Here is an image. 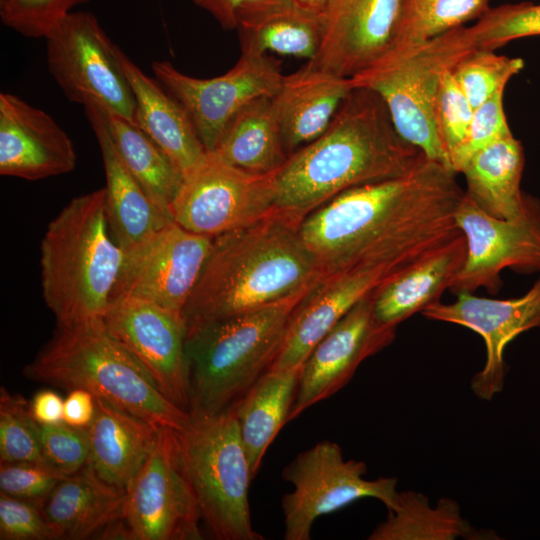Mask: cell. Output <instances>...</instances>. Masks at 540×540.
<instances>
[{"label":"cell","mask_w":540,"mask_h":540,"mask_svg":"<svg viewBox=\"0 0 540 540\" xmlns=\"http://www.w3.org/2000/svg\"><path fill=\"white\" fill-rule=\"evenodd\" d=\"M323 16L307 11L291 0H257L236 14L243 54L268 51L312 60L323 37Z\"/></svg>","instance_id":"cell-26"},{"label":"cell","mask_w":540,"mask_h":540,"mask_svg":"<svg viewBox=\"0 0 540 540\" xmlns=\"http://www.w3.org/2000/svg\"><path fill=\"white\" fill-rule=\"evenodd\" d=\"M477 49L496 50L510 41L540 35V4L521 2L489 8L468 27Z\"/></svg>","instance_id":"cell-37"},{"label":"cell","mask_w":540,"mask_h":540,"mask_svg":"<svg viewBox=\"0 0 540 540\" xmlns=\"http://www.w3.org/2000/svg\"><path fill=\"white\" fill-rule=\"evenodd\" d=\"M422 258L322 276L294 308L271 368H300L320 340L361 299Z\"/></svg>","instance_id":"cell-19"},{"label":"cell","mask_w":540,"mask_h":540,"mask_svg":"<svg viewBox=\"0 0 540 540\" xmlns=\"http://www.w3.org/2000/svg\"><path fill=\"white\" fill-rule=\"evenodd\" d=\"M275 174L247 172L208 152L184 175L173 221L212 238L254 224L276 210Z\"/></svg>","instance_id":"cell-12"},{"label":"cell","mask_w":540,"mask_h":540,"mask_svg":"<svg viewBox=\"0 0 540 540\" xmlns=\"http://www.w3.org/2000/svg\"><path fill=\"white\" fill-rule=\"evenodd\" d=\"M200 520L178 432L161 427L154 450L126 489L120 519L104 535L132 540H200Z\"/></svg>","instance_id":"cell-11"},{"label":"cell","mask_w":540,"mask_h":540,"mask_svg":"<svg viewBox=\"0 0 540 540\" xmlns=\"http://www.w3.org/2000/svg\"><path fill=\"white\" fill-rule=\"evenodd\" d=\"M505 88L497 90L474 109L464 141L450 155L451 168L461 173L468 161L493 142L512 134L506 119L503 97Z\"/></svg>","instance_id":"cell-38"},{"label":"cell","mask_w":540,"mask_h":540,"mask_svg":"<svg viewBox=\"0 0 540 540\" xmlns=\"http://www.w3.org/2000/svg\"><path fill=\"white\" fill-rule=\"evenodd\" d=\"M64 399L55 391H38L30 401V409L35 420L42 425L63 422Z\"/></svg>","instance_id":"cell-45"},{"label":"cell","mask_w":540,"mask_h":540,"mask_svg":"<svg viewBox=\"0 0 540 540\" xmlns=\"http://www.w3.org/2000/svg\"><path fill=\"white\" fill-rule=\"evenodd\" d=\"M523 166L521 143L513 134L505 136L476 153L464 166L465 194L493 217L526 218L539 209L521 191Z\"/></svg>","instance_id":"cell-29"},{"label":"cell","mask_w":540,"mask_h":540,"mask_svg":"<svg viewBox=\"0 0 540 540\" xmlns=\"http://www.w3.org/2000/svg\"><path fill=\"white\" fill-rule=\"evenodd\" d=\"M212 240L174 221L169 223L124 250L110 301L136 297L182 314L200 278Z\"/></svg>","instance_id":"cell-14"},{"label":"cell","mask_w":540,"mask_h":540,"mask_svg":"<svg viewBox=\"0 0 540 540\" xmlns=\"http://www.w3.org/2000/svg\"><path fill=\"white\" fill-rule=\"evenodd\" d=\"M126 490L101 479L87 464L62 479L42 503L56 539H87L121 517Z\"/></svg>","instance_id":"cell-27"},{"label":"cell","mask_w":540,"mask_h":540,"mask_svg":"<svg viewBox=\"0 0 540 540\" xmlns=\"http://www.w3.org/2000/svg\"><path fill=\"white\" fill-rule=\"evenodd\" d=\"M489 1L403 0L390 51L422 43L478 19L490 8Z\"/></svg>","instance_id":"cell-34"},{"label":"cell","mask_w":540,"mask_h":540,"mask_svg":"<svg viewBox=\"0 0 540 540\" xmlns=\"http://www.w3.org/2000/svg\"><path fill=\"white\" fill-rule=\"evenodd\" d=\"M40 250L42 295L57 326L102 320L124 257L105 188L71 199L48 224Z\"/></svg>","instance_id":"cell-4"},{"label":"cell","mask_w":540,"mask_h":540,"mask_svg":"<svg viewBox=\"0 0 540 540\" xmlns=\"http://www.w3.org/2000/svg\"><path fill=\"white\" fill-rule=\"evenodd\" d=\"M102 321L144 367L158 389L189 411L187 325L183 315L143 299L123 296L110 301Z\"/></svg>","instance_id":"cell-15"},{"label":"cell","mask_w":540,"mask_h":540,"mask_svg":"<svg viewBox=\"0 0 540 540\" xmlns=\"http://www.w3.org/2000/svg\"><path fill=\"white\" fill-rule=\"evenodd\" d=\"M353 88L351 78L307 64L284 76L274 101L288 157L325 132Z\"/></svg>","instance_id":"cell-24"},{"label":"cell","mask_w":540,"mask_h":540,"mask_svg":"<svg viewBox=\"0 0 540 540\" xmlns=\"http://www.w3.org/2000/svg\"><path fill=\"white\" fill-rule=\"evenodd\" d=\"M363 461L345 460L341 447L322 440L299 453L282 470V478L293 487L283 495L281 508L285 540H310L313 523L356 500L375 498L387 510L396 506L397 479L364 478Z\"/></svg>","instance_id":"cell-10"},{"label":"cell","mask_w":540,"mask_h":540,"mask_svg":"<svg viewBox=\"0 0 540 540\" xmlns=\"http://www.w3.org/2000/svg\"><path fill=\"white\" fill-rule=\"evenodd\" d=\"M90 0H0L2 23L28 38H45L72 9Z\"/></svg>","instance_id":"cell-39"},{"label":"cell","mask_w":540,"mask_h":540,"mask_svg":"<svg viewBox=\"0 0 540 540\" xmlns=\"http://www.w3.org/2000/svg\"><path fill=\"white\" fill-rule=\"evenodd\" d=\"M466 252L462 234L380 284L372 292L376 319L383 325L397 327L415 313L440 301L442 293L449 289L461 269Z\"/></svg>","instance_id":"cell-28"},{"label":"cell","mask_w":540,"mask_h":540,"mask_svg":"<svg viewBox=\"0 0 540 540\" xmlns=\"http://www.w3.org/2000/svg\"><path fill=\"white\" fill-rule=\"evenodd\" d=\"M455 217L467 252L449 286L452 293H473L479 288L497 292L500 273L506 268L540 271L539 210L523 219H500L481 210L464 193Z\"/></svg>","instance_id":"cell-16"},{"label":"cell","mask_w":540,"mask_h":540,"mask_svg":"<svg viewBox=\"0 0 540 540\" xmlns=\"http://www.w3.org/2000/svg\"><path fill=\"white\" fill-rule=\"evenodd\" d=\"M178 437L201 520L211 535L217 540H263L252 526L248 492L254 478L234 406L213 415H191Z\"/></svg>","instance_id":"cell-8"},{"label":"cell","mask_w":540,"mask_h":540,"mask_svg":"<svg viewBox=\"0 0 540 540\" xmlns=\"http://www.w3.org/2000/svg\"><path fill=\"white\" fill-rule=\"evenodd\" d=\"M308 290L187 329L191 415H213L227 409L271 368L290 316Z\"/></svg>","instance_id":"cell-6"},{"label":"cell","mask_w":540,"mask_h":540,"mask_svg":"<svg viewBox=\"0 0 540 540\" xmlns=\"http://www.w3.org/2000/svg\"><path fill=\"white\" fill-rule=\"evenodd\" d=\"M524 67L523 59L498 55L495 50L476 49L453 69V76L476 109Z\"/></svg>","instance_id":"cell-36"},{"label":"cell","mask_w":540,"mask_h":540,"mask_svg":"<svg viewBox=\"0 0 540 540\" xmlns=\"http://www.w3.org/2000/svg\"><path fill=\"white\" fill-rule=\"evenodd\" d=\"M1 540H55L42 503L20 499L0 492Z\"/></svg>","instance_id":"cell-43"},{"label":"cell","mask_w":540,"mask_h":540,"mask_svg":"<svg viewBox=\"0 0 540 540\" xmlns=\"http://www.w3.org/2000/svg\"><path fill=\"white\" fill-rule=\"evenodd\" d=\"M117 56L135 97L136 124L187 174L208 153L188 112L118 46Z\"/></svg>","instance_id":"cell-25"},{"label":"cell","mask_w":540,"mask_h":540,"mask_svg":"<svg viewBox=\"0 0 540 540\" xmlns=\"http://www.w3.org/2000/svg\"><path fill=\"white\" fill-rule=\"evenodd\" d=\"M212 153L247 172L276 173L288 155L274 96L257 98L241 108L226 124Z\"/></svg>","instance_id":"cell-31"},{"label":"cell","mask_w":540,"mask_h":540,"mask_svg":"<svg viewBox=\"0 0 540 540\" xmlns=\"http://www.w3.org/2000/svg\"><path fill=\"white\" fill-rule=\"evenodd\" d=\"M66 476L46 462L1 463L0 491L12 497L43 503Z\"/></svg>","instance_id":"cell-42"},{"label":"cell","mask_w":540,"mask_h":540,"mask_svg":"<svg viewBox=\"0 0 540 540\" xmlns=\"http://www.w3.org/2000/svg\"><path fill=\"white\" fill-rule=\"evenodd\" d=\"M300 370L270 368L233 404L253 478L268 447L288 423Z\"/></svg>","instance_id":"cell-30"},{"label":"cell","mask_w":540,"mask_h":540,"mask_svg":"<svg viewBox=\"0 0 540 540\" xmlns=\"http://www.w3.org/2000/svg\"><path fill=\"white\" fill-rule=\"evenodd\" d=\"M423 156L396 131L380 96L354 87L325 132L276 172V209L305 216L350 188L408 173Z\"/></svg>","instance_id":"cell-2"},{"label":"cell","mask_w":540,"mask_h":540,"mask_svg":"<svg viewBox=\"0 0 540 540\" xmlns=\"http://www.w3.org/2000/svg\"><path fill=\"white\" fill-rule=\"evenodd\" d=\"M32 380L83 388L160 427L182 431L191 414L171 402L102 320L57 326L53 338L23 369Z\"/></svg>","instance_id":"cell-5"},{"label":"cell","mask_w":540,"mask_h":540,"mask_svg":"<svg viewBox=\"0 0 540 540\" xmlns=\"http://www.w3.org/2000/svg\"><path fill=\"white\" fill-rule=\"evenodd\" d=\"M45 462L40 424L31 413L30 402L0 388V463Z\"/></svg>","instance_id":"cell-35"},{"label":"cell","mask_w":540,"mask_h":540,"mask_svg":"<svg viewBox=\"0 0 540 540\" xmlns=\"http://www.w3.org/2000/svg\"><path fill=\"white\" fill-rule=\"evenodd\" d=\"M96 410L95 396L83 388L71 389L64 399L63 422L78 428H87Z\"/></svg>","instance_id":"cell-44"},{"label":"cell","mask_w":540,"mask_h":540,"mask_svg":"<svg viewBox=\"0 0 540 540\" xmlns=\"http://www.w3.org/2000/svg\"><path fill=\"white\" fill-rule=\"evenodd\" d=\"M299 7L323 16L330 0H291Z\"/></svg>","instance_id":"cell-47"},{"label":"cell","mask_w":540,"mask_h":540,"mask_svg":"<svg viewBox=\"0 0 540 540\" xmlns=\"http://www.w3.org/2000/svg\"><path fill=\"white\" fill-rule=\"evenodd\" d=\"M84 111L103 161L109 226L115 240L126 250L173 222V218L155 205L122 162L112 142L105 114L95 107H84Z\"/></svg>","instance_id":"cell-22"},{"label":"cell","mask_w":540,"mask_h":540,"mask_svg":"<svg viewBox=\"0 0 540 540\" xmlns=\"http://www.w3.org/2000/svg\"><path fill=\"white\" fill-rule=\"evenodd\" d=\"M193 3L208 12L225 30H235L238 10L257 0H192Z\"/></svg>","instance_id":"cell-46"},{"label":"cell","mask_w":540,"mask_h":540,"mask_svg":"<svg viewBox=\"0 0 540 540\" xmlns=\"http://www.w3.org/2000/svg\"><path fill=\"white\" fill-rule=\"evenodd\" d=\"M303 217L276 209L254 224L213 237L182 313L187 329L310 289L321 273L301 237Z\"/></svg>","instance_id":"cell-3"},{"label":"cell","mask_w":540,"mask_h":540,"mask_svg":"<svg viewBox=\"0 0 540 540\" xmlns=\"http://www.w3.org/2000/svg\"><path fill=\"white\" fill-rule=\"evenodd\" d=\"M105 117L112 142L126 168L155 205L171 214V204L183 182L182 171L136 123L112 114Z\"/></svg>","instance_id":"cell-32"},{"label":"cell","mask_w":540,"mask_h":540,"mask_svg":"<svg viewBox=\"0 0 540 540\" xmlns=\"http://www.w3.org/2000/svg\"><path fill=\"white\" fill-rule=\"evenodd\" d=\"M396 327L381 324L372 293L361 299L314 347L302 364L288 422L325 400L353 377L360 364L389 346Z\"/></svg>","instance_id":"cell-18"},{"label":"cell","mask_w":540,"mask_h":540,"mask_svg":"<svg viewBox=\"0 0 540 540\" xmlns=\"http://www.w3.org/2000/svg\"><path fill=\"white\" fill-rule=\"evenodd\" d=\"M476 49L468 27L460 26L388 52L351 77L352 84L377 93L399 135L452 170L436 122V99L444 75Z\"/></svg>","instance_id":"cell-7"},{"label":"cell","mask_w":540,"mask_h":540,"mask_svg":"<svg viewBox=\"0 0 540 540\" xmlns=\"http://www.w3.org/2000/svg\"><path fill=\"white\" fill-rule=\"evenodd\" d=\"M403 0H330L323 37L307 65L351 78L384 57L393 46Z\"/></svg>","instance_id":"cell-20"},{"label":"cell","mask_w":540,"mask_h":540,"mask_svg":"<svg viewBox=\"0 0 540 540\" xmlns=\"http://www.w3.org/2000/svg\"><path fill=\"white\" fill-rule=\"evenodd\" d=\"M474 528L461 516L458 503L441 498L431 506L426 495L399 492L396 506L368 536L369 540H454L473 538Z\"/></svg>","instance_id":"cell-33"},{"label":"cell","mask_w":540,"mask_h":540,"mask_svg":"<svg viewBox=\"0 0 540 540\" xmlns=\"http://www.w3.org/2000/svg\"><path fill=\"white\" fill-rule=\"evenodd\" d=\"M421 314L429 320L468 328L483 338L486 360L473 376L471 389L478 398L489 401L504 387L507 345L521 333L540 328V277L517 298L493 299L460 292L453 302H434Z\"/></svg>","instance_id":"cell-17"},{"label":"cell","mask_w":540,"mask_h":540,"mask_svg":"<svg viewBox=\"0 0 540 540\" xmlns=\"http://www.w3.org/2000/svg\"><path fill=\"white\" fill-rule=\"evenodd\" d=\"M41 445L45 462L65 475L84 468L89 461L90 445L86 428L64 422L40 424Z\"/></svg>","instance_id":"cell-40"},{"label":"cell","mask_w":540,"mask_h":540,"mask_svg":"<svg viewBox=\"0 0 540 540\" xmlns=\"http://www.w3.org/2000/svg\"><path fill=\"white\" fill-rule=\"evenodd\" d=\"M452 71L442 79L435 106L438 130L449 160L452 152L464 141L474 112Z\"/></svg>","instance_id":"cell-41"},{"label":"cell","mask_w":540,"mask_h":540,"mask_svg":"<svg viewBox=\"0 0 540 540\" xmlns=\"http://www.w3.org/2000/svg\"><path fill=\"white\" fill-rule=\"evenodd\" d=\"M456 175L423 156L408 173L350 188L305 215L301 237L321 277L418 259L461 236Z\"/></svg>","instance_id":"cell-1"},{"label":"cell","mask_w":540,"mask_h":540,"mask_svg":"<svg viewBox=\"0 0 540 540\" xmlns=\"http://www.w3.org/2000/svg\"><path fill=\"white\" fill-rule=\"evenodd\" d=\"M156 79L188 112L207 152H213L228 121L249 102L275 96L284 78L266 54H243L225 74L196 78L169 61H153Z\"/></svg>","instance_id":"cell-13"},{"label":"cell","mask_w":540,"mask_h":540,"mask_svg":"<svg viewBox=\"0 0 540 540\" xmlns=\"http://www.w3.org/2000/svg\"><path fill=\"white\" fill-rule=\"evenodd\" d=\"M95 415L86 428L88 464L104 481L124 490L151 455L161 427L95 396Z\"/></svg>","instance_id":"cell-23"},{"label":"cell","mask_w":540,"mask_h":540,"mask_svg":"<svg viewBox=\"0 0 540 540\" xmlns=\"http://www.w3.org/2000/svg\"><path fill=\"white\" fill-rule=\"evenodd\" d=\"M48 70L65 97L136 123V101L117 45L90 12H71L47 33Z\"/></svg>","instance_id":"cell-9"},{"label":"cell","mask_w":540,"mask_h":540,"mask_svg":"<svg viewBox=\"0 0 540 540\" xmlns=\"http://www.w3.org/2000/svg\"><path fill=\"white\" fill-rule=\"evenodd\" d=\"M76 164L72 140L48 113L0 93V175L35 181L70 173Z\"/></svg>","instance_id":"cell-21"}]
</instances>
